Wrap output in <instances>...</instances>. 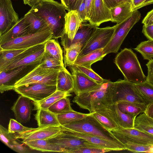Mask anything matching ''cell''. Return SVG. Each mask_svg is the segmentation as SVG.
Returning a JSON list of instances; mask_svg holds the SVG:
<instances>
[{
    "label": "cell",
    "mask_w": 153,
    "mask_h": 153,
    "mask_svg": "<svg viewBox=\"0 0 153 153\" xmlns=\"http://www.w3.org/2000/svg\"><path fill=\"white\" fill-rule=\"evenodd\" d=\"M145 112L148 116L153 119V103L147 106Z\"/></svg>",
    "instance_id": "cell-56"
},
{
    "label": "cell",
    "mask_w": 153,
    "mask_h": 153,
    "mask_svg": "<svg viewBox=\"0 0 153 153\" xmlns=\"http://www.w3.org/2000/svg\"><path fill=\"white\" fill-rule=\"evenodd\" d=\"M74 81L72 92L76 95L96 88L102 84L98 83L79 71L74 65L69 67Z\"/></svg>",
    "instance_id": "cell-18"
},
{
    "label": "cell",
    "mask_w": 153,
    "mask_h": 153,
    "mask_svg": "<svg viewBox=\"0 0 153 153\" xmlns=\"http://www.w3.org/2000/svg\"><path fill=\"white\" fill-rule=\"evenodd\" d=\"M112 83L106 80L99 86L76 95L73 102L80 108L88 110L90 113L108 108L114 104Z\"/></svg>",
    "instance_id": "cell-2"
},
{
    "label": "cell",
    "mask_w": 153,
    "mask_h": 153,
    "mask_svg": "<svg viewBox=\"0 0 153 153\" xmlns=\"http://www.w3.org/2000/svg\"><path fill=\"white\" fill-rule=\"evenodd\" d=\"M38 127L61 126L57 115L48 110L38 109L35 115Z\"/></svg>",
    "instance_id": "cell-27"
},
{
    "label": "cell",
    "mask_w": 153,
    "mask_h": 153,
    "mask_svg": "<svg viewBox=\"0 0 153 153\" xmlns=\"http://www.w3.org/2000/svg\"><path fill=\"white\" fill-rule=\"evenodd\" d=\"M48 140L63 148L65 153H73L74 151L82 147L98 146L68 134L62 130L58 135Z\"/></svg>",
    "instance_id": "cell-15"
},
{
    "label": "cell",
    "mask_w": 153,
    "mask_h": 153,
    "mask_svg": "<svg viewBox=\"0 0 153 153\" xmlns=\"http://www.w3.org/2000/svg\"><path fill=\"white\" fill-rule=\"evenodd\" d=\"M112 151L99 146L82 147L74 151L73 153H101Z\"/></svg>",
    "instance_id": "cell-47"
},
{
    "label": "cell",
    "mask_w": 153,
    "mask_h": 153,
    "mask_svg": "<svg viewBox=\"0 0 153 153\" xmlns=\"http://www.w3.org/2000/svg\"><path fill=\"white\" fill-rule=\"evenodd\" d=\"M51 39L52 32L47 25L36 33L21 36L0 45V50L27 49L45 43Z\"/></svg>",
    "instance_id": "cell-6"
},
{
    "label": "cell",
    "mask_w": 153,
    "mask_h": 153,
    "mask_svg": "<svg viewBox=\"0 0 153 153\" xmlns=\"http://www.w3.org/2000/svg\"><path fill=\"white\" fill-rule=\"evenodd\" d=\"M148 69V72L153 73V59L149 61L146 65Z\"/></svg>",
    "instance_id": "cell-58"
},
{
    "label": "cell",
    "mask_w": 153,
    "mask_h": 153,
    "mask_svg": "<svg viewBox=\"0 0 153 153\" xmlns=\"http://www.w3.org/2000/svg\"><path fill=\"white\" fill-rule=\"evenodd\" d=\"M24 143L31 149L42 152L65 153L64 149L48 140H37L27 142Z\"/></svg>",
    "instance_id": "cell-26"
},
{
    "label": "cell",
    "mask_w": 153,
    "mask_h": 153,
    "mask_svg": "<svg viewBox=\"0 0 153 153\" xmlns=\"http://www.w3.org/2000/svg\"><path fill=\"white\" fill-rule=\"evenodd\" d=\"M97 27L90 23H81L72 40L69 39L65 34L61 38L62 44L64 48H67L73 45L79 44L82 46V48L87 43Z\"/></svg>",
    "instance_id": "cell-17"
},
{
    "label": "cell",
    "mask_w": 153,
    "mask_h": 153,
    "mask_svg": "<svg viewBox=\"0 0 153 153\" xmlns=\"http://www.w3.org/2000/svg\"><path fill=\"white\" fill-rule=\"evenodd\" d=\"M45 43L27 49L17 56L0 72L20 66L40 64L45 53Z\"/></svg>",
    "instance_id": "cell-9"
},
{
    "label": "cell",
    "mask_w": 153,
    "mask_h": 153,
    "mask_svg": "<svg viewBox=\"0 0 153 153\" xmlns=\"http://www.w3.org/2000/svg\"><path fill=\"white\" fill-rule=\"evenodd\" d=\"M0 139L3 143L11 149L16 139L13 135L9 133L8 129L1 125H0Z\"/></svg>",
    "instance_id": "cell-45"
},
{
    "label": "cell",
    "mask_w": 153,
    "mask_h": 153,
    "mask_svg": "<svg viewBox=\"0 0 153 153\" xmlns=\"http://www.w3.org/2000/svg\"><path fill=\"white\" fill-rule=\"evenodd\" d=\"M60 70L42 68L39 64L18 81L15 88L26 85L42 83L56 85L57 76Z\"/></svg>",
    "instance_id": "cell-8"
},
{
    "label": "cell",
    "mask_w": 153,
    "mask_h": 153,
    "mask_svg": "<svg viewBox=\"0 0 153 153\" xmlns=\"http://www.w3.org/2000/svg\"><path fill=\"white\" fill-rule=\"evenodd\" d=\"M31 128L25 126L21 123L13 119H10L8 125V132L11 134L23 132L31 129Z\"/></svg>",
    "instance_id": "cell-46"
},
{
    "label": "cell",
    "mask_w": 153,
    "mask_h": 153,
    "mask_svg": "<svg viewBox=\"0 0 153 153\" xmlns=\"http://www.w3.org/2000/svg\"><path fill=\"white\" fill-rule=\"evenodd\" d=\"M18 94L28 98L33 102L40 101L56 91V86L42 83L26 85L15 88Z\"/></svg>",
    "instance_id": "cell-13"
},
{
    "label": "cell",
    "mask_w": 153,
    "mask_h": 153,
    "mask_svg": "<svg viewBox=\"0 0 153 153\" xmlns=\"http://www.w3.org/2000/svg\"><path fill=\"white\" fill-rule=\"evenodd\" d=\"M103 48L97 49L78 58L74 65H79L91 69V65L94 63L101 60L107 55L103 52Z\"/></svg>",
    "instance_id": "cell-28"
},
{
    "label": "cell",
    "mask_w": 153,
    "mask_h": 153,
    "mask_svg": "<svg viewBox=\"0 0 153 153\" xmlns=\"http://www.w3.org/2000/svg\"><path fill=\"white\" fill-rule=\"evenodd\" d=\"M23 17L29 25V34L36 33L48 25L43 19L31 12H28Z\"/></svg>",
    "instance_id": "cell-33"
},
{
    "label": "cell",
    "mask_w": 153,
    "mask_h": 153,
    "mask_svg": "<svg viewBox=\"0 0 153 153\" xmlns=\"http://www.w3.org/2000/svg\"><path fill=\"white\" fill-rule=\"evenodd\" d=\"M103 1L109 9L127 2H131V0H103Z\"/></svg>",
    "instance_id": "cell-50"
},
{
    "label": "cell",
    "mask_w": 153,
    "mask_h": 153,
    "mask_svg": "<svg viewBox=\"0 0 153 153\" xmlns=\"http://www.w3.org/2000/svg\"><path fill=\"white\" fill-rule=\"evenodd\" d=\"M124 145L126 149L133 152H153V146L146 145L131 142H127Z\"/></svg>",
    "instance_id": "cell-43"
},
{
    "label": "cell",
    "mask_w": 153,
    "mask_h": 153,
    "mask_svg": "<svg viewBox=\"0 0 153 153\" xmlns=\"http://www.w3.org/2000/svg\"><path fill=\"white\" fill-rule=\"evenodd\" d=\"M83 21L76 10H71L67 13L65 16V34L70 40L74 38Z\"/></svg>",
    "instance_id": "cell-23"
},
{
    "label": "cell",
    "mask_w": 153,
    "mask_h": 153,
    "mask_svg": "<svg viewBox=\"0 0 153 153\" xmlns=\"http://www.w3.org/2000/svg\"><path fill=\"white\" fill-rule=\"evenodd\" d=\"M40 64L20 66L12 70L0 72V91L1 93L14 90L15 83Z\"/></svg>",
    "instance_id": "cell-12"
},
{
    "label": "cell",
    "mask_w": 153,
    "mask_h": 153,
    "mask_svg": "<svg viewBox=\"0 0 153 153\" xmlns=\"http://www.w3.org/2000/svg\"><path fill=\"white\" fill-rule=\"evenodd\" d=\"M62 127L97 136L119 146L125 150H126L124 145L114 136L111 131L94 117L91 114V113L80 120Z\"/></svg>",
    "instance_id": "cell-4"
},
{
    "label": "cell",
    "mask_w": 153,
    "mask_h": 153,
    "mask_svg": "<svg viewBox=\"0 0 153 153\" xmlns=\"http://www.w3.org/2000/svg\"><path fill=\"white\" fill-rule=\"evenodd\" d=\"M114 29V26L97 27L87 43L82 49L77 58L94 50L104 48L110 40Z\"/></svg>",
    "instance_id": "cell-11"
},
{
    "label": "cell",
    "mask_w": 153,
    "mask_h": 153,
    "mask_svg": "<svg viewBox=\"0 0 153 153\" xmlns=\"http://www.w3.org/2000/svg\"><path fill=\"white\" fill-rule=\"evenodd\" d=\"M114 63L122 72L124 79L135 84L146 81L137 55L131 48H125L116 56Z\"/></svg>",
    "instance_id": "cell-3"
},
{
    "label": "cell",
    "mask_w": 153,
    "mask_h": 153,
    "mask_svg": "<svg viewBox=\"0 0 153 153\" xmlns=\"http://www.w3.org/2000/svg\"><path fill=\"white\" fill-rule=\"evenodd\" d=\"M40 0H23L25 4H27L31 7L39 3Z\"/></svg>",
    "instance_id": "cell-57"
},
{
    "label": "cell",
    "mask_w": 153,
    "mask_h": 153,
    "mask_svg": "<svg viewBox=\"0 0 153 153\" xmlns=\"http://www.w3.org/2000/svg\"><path fill=\"white\" fill-rule=\"evenodd\" d=\"M48 110L57 115L73 109L71 107L69 98L65 97L56 102L49 108Z\"/></svg>",
    "instance_id": "cell-39"
},
{
    "label": "cell",
    "mask_w": 153,
    "mask_h": 153,
    "mask_svg": "<svg viewBox=\"0 0 153 153\" xmlns=\"http://www.w3.org/2000/svg\"><path fill=\"white\" fill-rule=\"evenodd\" d=\"M62 127L63 131L74 136L83 139L92 144L109 149L111 151L125 150L123 148L108 141L88 134L80 132Z\"/></svg>",
    "instance_id": "cell-21"
},
{
    "label": "cell",
    "mask_w": 153,
    "mask_h": 153,
    "mask_svg": "<svg viewBox=\"0 0 153 153\" xmlns=\"http://www.w3.org/2000/svg\"><path fill=\"white\" fill-rule=\"evenodd\" d=\"M91 113L94 117L110 131L115 130L120 127L117 123L103 114L96 111Z\"/></svg>",
    "instance_id": "cell-42"
},
{
    "label": "cell",
    "mask_w": 153,
    "mask_h": 153,
    "mask_svg": "<svg viewBox=\"0 0 153 153\" xmlns=\"http://www.w3.org/2000/svg\"><path fill=\"white\" fill-rule=\"evenodd\" d=\"M112 106L119 126L125 128H134L135 118L120 111L117 103H114Z\"/></svg>",
    "instance_id": "cell-35"
},
{
    "label": "cell",
    "mask_w": 153,
    "mask_h": 153,
    "mask_svg": "<svg viewBox=\"0 0 153 153\" xmlns=\"http://www.w3.org/2000/svg\"><path fill=\"white\" fill-rule=\"evenodd\" d=\"M82 0H68V11L76 10Z\"/></svg>",
    "instance_id": "cell-54"
},
{
    "label": "cell",
    "mask_w": 153,
    "mask_h": 153,
    "mask_svg": "<svg viewBox=\"0 0 153 153\" xmlns=\"http://www.w3.org/2000/svg\"><path fill=\"white\" fill-rule=\"evenodd\" d=\"M114 104L129 103L146 110L147 105L135 87L134 83L125 79H119L112 83Z\"/></svg>",
    "instance_id": "cell-5"
},
{
    "label": "cell",
    "mask_w": 153,
    "mask_h": 153,
    "mask_svg": "<svg viewBox=\"0 0 153 153\" xmlns=\"http://www.w3.org/2000/svg\"><path fill=\"white\" fill-rule=\"evenodd\" d=\"M39 65L44 68L58 70H60L65 67L63 62L45 52Z\"/></svg>",
    "instance_id": "cell-37"
},
{
    "label": "cell",
    "mask_w": 153,
    "mask_h": 153,
    "mask_svg": "<svg viewBox=\"0 0 153 153\" xmlns=\"http://www.w3.org/2000/svg\"><path fill=\"white\" fill-rule=\"evenodd\" d=\"M134 49L141 54L144 59L149 61L153 59V40H149L142 42Z\"/></svg>",
    "instance_id": "cell-40"
},
{
    "label": "cell",
    "mask_w": 153,
    "mask_h": 153,
    "mask_svg": "<svg viewBox=\"0 0 153 153\" xmlns=\"http://www.w3.org/2000/svg\"><path fill=\"white\" fill-rule=\"evenodd\" d=\"M76 10L83 22L87 21L86 17V0H82Z\"/></svg>",
    "instance_id": "cell-49"
},
{
    "label": "cell",
    "mask_w": 153,
    "mask_h": 153,
    "mask_svg": "<svg viewBox=\"0 0 153 153\" xmlns=\"http://www.w3.org/2000/svg\"><path fill=\"white\" fill-rule=\"evenodd\" d=\"M111 131L123 144L127 142L153 146V135L134 128L119 127Z\"/></svg>",
    "instance_id": "cell-10"
},
{
    "label": "cell",
    "mask_w": 153,
    "mask_h": 153,
    "mask_svg": "<svg viewBox=\"0 0 153 153\" xmlns=\"http://www.w3.org/2000/svg\"><path fill=\"white\" fill-rule=\"evenodd\" d=\"M142 32L149 40L153 41V25L143 26Z\"/></svg>",
    "instance_id": "cell-51"
},
{
    "label": "cell",
    "mask_w": 153,
    "mask_h": 153,
    "mask_svg": "<svg viewBox=\"0 0 153 153\" xmlns=\"http://www.w3.org/2000/svg\"><path fill=\"white\" fill-rule=\"evenodd\" d=\"M45 52L63 62L62 50L59 42L54 39H51L45 43Z\"/></svg>",
    "instance_id": "cell-36"
},
{
    "label": "cell",
    "mask_w": 153,
    "mask_h": 153,
    "mask_svg": "<svg viewBox=\"0 0 153 153\" xmlns=\"http://www.w3.org/2000/svg\"><path fill=\"white\" fill-rule=\"evenodd\" d=\"M117 103L120 111L134 118L140 114L145 111V110L142 108L129 103L119 102Z\"/></svg>",
    "instance_id": "cell-41"
},
{
    "label": "cell",
    "mask_w": 153,
    "mask_h": 153,
    "mask_svg": "<svg viewBox=\"0 0 153 153\" xmlns=\"http://www.w3.org/2000/svg\"><path fill=\"white\" fill-rule=\"evenodd\" d=\"M132 11L151 4H153V0H131Z\"/></svg>",
    "instance_id": "cell-48"
},
{
    "label": "cell",
    "mask_w": 153,
    "mask_h": 153,
    "mask_svg": "<svg viewBox=\"0 0 153 153\" xmlns=\"http://www.w3.org/2000/svg\"><path fill=\"white\" fill-rule=\"evenodd\" d=\"M134 85L146 104L153 103V84L147 81L134 83Z\"/></svg>",
    "instance_id": "cell-31"
},
{
    "label": "cell",
    "mask_w": 153,
    "mask_h": 153,
    "mask_svg": "<svg viewBox=\"0 0 153 153\" xmlns=\"http://www.w3.org/2000/svg\"><path fill=\"white\" fill-rule=\"evenodd\" d=\"M75 66L81 72L98 83L102 84L107 80L102 78L93 71L92 68H88L79 65Z\"/></svg>",
    "instance_id": "cell-44"
},
{
    "label": "cell",
    "mask_w": 153,
    "mask_h": 153,
    "mask_svg": "<svg viewBox=\"0 0 153 153\" xmlns=\"http://www.w3.org/2000/svg\"><path fill=\"white\" fill-rule=\"evenodd\" d=\"M27 49L0 50V71L17 56Z\"/></svg>",
    "instance_id": "cell-38"
},
{
    "label": "cell",
    "mask_w": 153,
    "mask_h": 153,
    "mask_svg": "<svg viewBox=\"0 0 153 153\" xmlns=\"http://www.w3.org/2000/svg\"><path fill=\"white\" fill-rule=\"evenodd\" d=\"M61 3L64 5L67 10L68 6V0H60Z\"/></svg>",
    "instance_id": "cell-60"
},
{
    "label": "cell",
    "mask_w": 153,
    "mask_h": 153,
    "mask_svg": "<svg viewBox=\"0 0 153 153\" xmlns=\"http://www.w3.org/2000/svg\"><path fill=\"white\" fill-rule=\"evenodd\" d=\"M29 27L24 17L21 18L10 29L0 36V45L29 34Z\"/></svg>",
    "instance_id": "cell-22"
},
{
    "label": "cell",
    "mask_w": 153,
    "mask_h": 153,
    "mask_svg": "<svg viewBox=\"0 0 153 153\" xmlns=\"http://www.w3.org/2000/svg\"><path fill=\"white\" fill-rule=\"evenodd\" d=\"M145 26L153 25V9L149 12L142 21Z\"/></svg>",
    "instance_id": "cell-53"
},
{
    "label": "cell",
    "mask_w": 153,
    "mask_h": 153,
    "mask_svg": "<svg viewBox=\"0 0 153 153\" xmlns=\"http://www.w3.org/2000/svg\"><path fill=\"white\" fill-rule=\"evenodd\" d=\"M90 114L78 112L72 110L65 111L57 115L61 126L80 120Z\"/></svg>",
    "instance_id": "cell-32"
},
{
    "label": "cell",
    "mask_w": 153,
    "mask_h": 153,
    "mask_svg": "<svg viewBox=\"0 0 153 153\" xmlns=\"http://www.w3.org/2000/svg\"><path fill=\"white\" fill-rule=\"evenodd\" d=\"M111 19L110 9L103 0H94L88 20L90 24L97 27L102 23L111 21Z\"/></svg>",
    "instance_id": "cell-19"
},
{
    "label": "cell",
    "mask_w": 153,
    "mask_h": 153,
    "mask_svg": "<svg viewBox=\"0 0 153 153\" xmlns=\"http://www.w3.org/2000/svg\"><path fill=\"white\" fill-rule=\"evenodd\" d=\"M112 18L111 21L119 24L132 14L131 2H127L110 9Z\"/></svg>",
    "instance_id": "cell-24"
},
{
    "label": "cell",
    "mask_w": 153,
    "mask_h": 153,
    "mask_svg": "<svg viewBox=\"0 0 153 153\" xmlns=\"http://www.w3.org/2000/svg\"><path fill=\"white\" fill-rule=\"evenodd\" d=\"M31 100L21 95L19 96L11 107L16 119L20 123H26L29 121L32 111Z\"/></svg>",
    "instance_id": "cell-20"
},
{
    "label": "cell",
    "mask_w": 153,
    "mask_h": 153,
    "mask_svg": "<svg viewBox=\"0 0 153 153\" xmlns=\"http://www.w3.org/2000/svg\"><path fill=\"white\" fill-rule=\"evenodd\" d=\"M69 92H64L56 91L54 93L45 99L39 101L34 102L35 109L48 110L49 108L59 100L65 97L71 96Z\"/></svg>",
    "instance_id": "cell-29"
},
{
    "label": "cell",
    "mask_w": 153,
    "mask_h": 153,
    "mask_svg": "<svg viewBox=\"0 0 153 153\" xmlns=\"http://www.w3.org/2000/svg\"><path fill=\"white\" fill-rule=\"evenodd\" d=\"M66 7L54 0H40L28 11L43 19L51 29L53 39L62 38L65 34Z\"/></svg>",
    "instance_id": "cell-1"
},
{
    "label": "cell",
    "mask_w": 153,
    "mask_h": 153,
    "mask_svg": "<svg viewBox=\"0 0 153 153\" xmlns=\"http://www.w3.org/2000/svg\"><path fill=\"white\" fill-rule=\"evenodd\" d=\"M134 128L153 135V119L145 112L141 113L134 119Z\"/></svg>",
    "instance_id": "cell-30"
},
{
    "label": "cell",
    "mask_w": 153,
    "mask_h": 153,
    "mask_svg": "<svg viewBox=\"0 0 153 153\" xmlns=\"http://www.w3.org/2000/svg\"><path fill=\"white\" fill-rule=\"evenodd\" d=\"M62 131L61 126H49L38 127L23 132L16 133L13 136L16 139L22 140L23 143L37 140H48L59 134Z\"/></svg>",
    "instance_id": "cell-14"
},
{
    "label": "cell",
    "mask_w": 153,
    "mask_h": 153,
    "mask_svg": "<svg viewBox=\"0 0 153 153\" xmlns=\"http://www.w3.org/2000/svg\"><path fill=\"white\" fill-rule=\"evenodd\" d=\"M146 80L153 84V73L148 72Z\"/></svg>",
    "instance_id": "cell-59"
},
{
    "label": "cell",
    "mask_w": 153,
    "mask_h": 153,
    "mask_svg": "<svg viewBox=\"0 0 153 153\" xmlns=\"http://www.w3.org/2000/svg\"><path fill=\"white\" fill-rule=\"evenodd\" d=\"M82 48V46L79 44L73 45L64 48L63 59L65 68L74 65Z\"/></svg>",
    "instance_id": "cell-34"
},
{
    "label": "cell",
    "mask_w": 153,
    "mask_h": 153,
    "mask_svg": "<svg viewBox=\"0 0 153 153\" xmlns=\"http://www.w3.org/2000/svg\"><path fill=\"white\" fill-rule=\"evenodd\" d=\"M94 0H86V17L88 21Z\"/></svg>",
    "instance_id": "cell-55"
},
{
    "label": "cell",
    "mask_w": 153,
    "mask_h": 153,
    "mask_svg": "<svg viewBox=\"0 0 153 153\" xmlns=\"http://www.w3.org/2000/svg\"><path fill=\"white\" fill-rule=\"evenodd\" d=\"M141 16L138 10L121 23L114 25V30L109 42L103 48L105 54L117 53L128 33L134 25L140 20Z\"/></svg>",
    "instance_id": "cell-7"
},
{
    "label": "cell",
    "mask_w": 153,
    "mask_h": 153,
    "mask_svg": "<svg viewBox=\"0 0 153 153\" xmlns=\"http://www.w3.org/2000/svg\"><path fill=\"white\" fill-rule=\"evenodd\" d=\"M74 85V79L72 74L65 67L60 70L57 76L56 90L72 92Z\"/></svg>",
    "instance_id": "cell-25"
},
{
    "label": "cell",
    "mask_w": 153,
    "mask_h": 153,
    "mask_svg": "<svg viewBox=\"0 0 153 153\" xmlns=\"http://www.w3.org/2000/svg\"><path fill=\"white\" fill-rule=\"evenodd\" d=\"M12 149L19 153L29 152L28 149L26 147L19 143L16 140L14 142Z\"/></svg>",
    "instance_id": "cell-52"
},
{
    "label": "cell",
    "mask_w": 153,
    "mask_h": 153,
    "mask_svg": "<svg viewBox=\"0 0 153 153\" xmlns=\"http://www.w3.org/2000/svg\"><path fill=\"white\" fill-rule=\"evenodd\" d=\"M19 19L11 0H0V36L10 29Z\"/></svg>",
    "instance_id": "cell-16"
}]
</instances>
